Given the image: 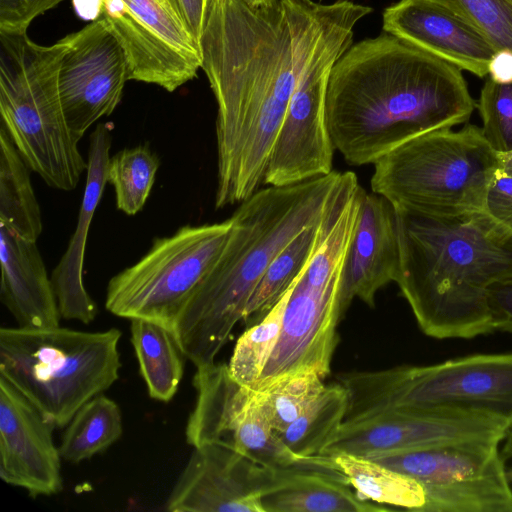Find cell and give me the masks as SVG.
<instances>
[{
  "label": "cell",
  "instance_id": "cell-1",
  "mask_svg": "<svg viewBox=\"0 0 512 512\" xmlns=\"http://www.w3.org/2000/svg\"><path fill=\"white\" fill-rule=\"evenodd\" d=\"M326 4L207 0L200 38L217 103L215 207L241 203L263 184L274 140Z\"/></svg>",
  "mask_w": 512,
  "mask_h": 512
},
{
  "label": "cell",
  "instance_id": "cell-2",
  "mask_svg": "<svg viewBox=\"0 0 512 512\" xmlns=\"http://www.w3.org/2000/svg\"><path fill=\"white\" fill-rule=\"evenodd\" d=\"M461 71L385 31L351 45L327 85L335 150L351 165L374 164L412 138L468 122L476 103Z\"/></svg>",
  "mask_w": 512,
  "mask_h": 512
},
{
  "label": "cell",
  "instance_id": "cell-3",
  "mask_svg": "<svg viewBox=\"0 0 512 512\" xmlns=\"http://www.w3.org/2000/svg\"><path fill=\"white\" fill-rule=\"evenodd\" d=\"M395 210V282L421 331L436 339H471L494 332L488 291L512 282V235L482 212L440 217Z\"/></svg>",
  "mask_w": 512,
  "mask_h": 512
},
{
  "label": "cell",
  "instance_id": "cell-4",
  "mask_svg": "<svg viewBox=\"0 0 512 512\" xmlns=\"http://www.w3.org/2000/svg\"><path fill=\"white\" fill-rule=\"evenodd\" d=\"M340 177L332 171L297 184L268 186L240 203L222 252L174 325L196 368L215 362L271 261L321 220Z\"/></svg>",
  "mask_w": 512,
  "mask_h": 512
},
{
  "label": "cell",
  "instance_id": "cell-5",
  "mask_svg": "<svg viewBox=\"0 0 512 512\" xmlns=\"http://www.w3.org/2000/svg\"><path fill=\"white\" fill-rule=\"evenodd\" d=\"M65 40L45 46L27 31H0L1 123L28 167L52 188L71 191L87 169L69 128L58 74Z\"/></svg>",
  "mask_w": 512,
  "mask_h": 512
},
{
  "label": "cell",
  "instance_id": "cell-6",
  "mask_svg": "<svg viewBox=\"0 0 512 512\" xmlns=\"http://www.w3.org/2000/svg\"><path fill=\"white\" fill-rule=\"evenodd\" d=\"M121 331L0 329V377L55 427H66L89 400L119 378Z\"/></svg>",
  "mask_w": 512,
  "mask_h": 512
},
{
  "label": "cell",
  "instance_id": "cell-7",
  "mask_svg": "<svg viewBox=\"0 0 512 512\" xmlns=\"http://www.w3.org/2000/svg\"><path fill=\"white\" fill-rule=\"evenodd\" d=\"M338 380L348 396L344 422L414 410L486 415L512 424V352L351 371Z\"/></svg>",
  "mask_w": 512,
  "mask_h": 512
},
{
  "label": "cell",
  "instance_id": "cell-8",
  "mask_svg": "<svg viewBox=\"0 0 512 512\" xmlns=\"http://www.w3.org/2000/svg\"><path fill=\"white\" fill-rule=\"evenodd\" d=\"M373 165L372 192L395 208L459 217L482 212L501 155L480 127L467 124L421 134Z\"/></svg>",
  "mask_w": 512,
  "mask_h": 512
},
{
  "label": "cell",
  "instance_id": "cell-9",
  "mask_svg": "<svg viewBox=\"0 0 512 512\" xmlns=\"http://www.w3.org/2000/svg\"><path fill=\"white\" fill-rule=\"evenodd\" d=\"M372 11L370 6L350 0L326 5L303 57L263 184L287 186L333 171L335 148L325 110L328 80L335 62L352 44L354 27Z\"/></svg>",
  "mask_w": 512,
  "mask_h": 512
},
{
  "label": "cell",
  "instance_id": "cell-10",
  "mask_svg": "<svg viewBox=\"0 0 512 512\" xmlns=\"http://www.w3.org/2000/svg\"><path fill=\"white\" fill-rule=\"evenodd\" d=\"M231 219L199 226L185 225L155 238L134 265L113 276L105 307L122 318L146 319L174 330L181 312L222 252Z\"/></svg>",
  "mask_w": 512,
  "mask_h": 512
},
{
  "label": "cell",
  "instance_id": "cell-11",
  "mask_svg": "<svg viewBox=\"0 0 512 512\" xmlns=\"http://www.w3.org/2000/svg\"><path fill=\"white\" fill-rule=\"evenodd\" d=\"M84 19H102L121 44L130 80L173 92L196 77L200 45L167 0H73Z\"/></svg>",
  "mask_w": 512,
  "mask_h": 512
},
{
  "label": "cell",
  "instance_id": "cell-12",
  "mask_svg": "<svg viewBox=\"0 0 512 512\" xmlns=\"http://www.w3.org/2000/svg\"><path fill=\"white\" fill-rule=\"evenodd\" d=\"M193 386L196 403L185 430L192 447L224 445L274 468L308 459L286 447L266 419L257 390L238 382L227 364L197 368Z\"/></svg>",
  "mask_w": 512,
  "mask_h": 512
},
{
  "label": "cell",
  "instance_id": "cell-13",
  "mask_svg": "<svg viewBox=\"0 0 512 512\" xmlns=\"http://www.w3.org/2000/svg\"><path fill=\"white\" fill-rule=\"evenodd\" d=\"M58 85L66 122L81 139L88 128L110 115L130 80L126 54L102 19L64 37Z\"/></svg>",
  "mask_w": 512,
  "mask_h": 512
},
{
  "label": "cell",
  "instance_id": "cell-14",
  "mask_svg": "<svg viewBox=\"0 0 512 512\" xmlns=\"http://www.w3.org/2000/svg\"><path fill=\"white\" fill-rule=\"evenodd\" d=\"M284 468L265 466L220 444L194 447L165 510L264 512L261 498L281 482Z\"/></svg>",
  "mask_w": 512,
  "mask_h": 512
},
{
  "label": "cell",
  "instance_id": "cell-15",
  "mask_svg": "<svg viewBox=\"0 0 512 512\" xmlns=\"http://www.w3.org/2000/svg\"><path fill=\"white\" fill-rule=\"evenodd\" d=\"M510 425L478 414L389 410L353 422H343L320 455L346 452L368 456L471 440L503 441Z\"/></svg>",
  "mask_w": 512,
  "mask_h": 512
},
{
  "label": "cell",
  "instance_id": "cell-16",
  "mask_svg": "<svg viewBox=\"0 0 512 512\" xmlns=\"http://www.w3.org/2000/svg\"><path fill=\"white\" fill-rule=\"evenodd\" d=\"M302 271L286 304L278 342L256 389L300 371L316 372L323 379L330 373L339 341L337 326L343 318L342 278L325 286L313 285L302 278Z\"/></svg>",
  "mask_w": 512,
  "mask_h": 512
},
{
  "label": "cell",
  "instance_id": "cell-17",
  "mask_svg": "<svg viewBox=\"0 0 512 512\" xmlns=\"http://www.w3.org/2000/svg\"><path fill=\"white\" fill-rule=\"evenodd\" d=\"M54 426L14 386L0 377V477L32 497L63 488Z\"/></svg>",
  "mask_w": 512,
  "mask_h": 512
},
{
  "label": "cell",
  "instance_id": "cell-18",
  "mask_svg": "<svg viewBox=\"0 0 512 512\" xmlns=\"http://www.w3.org/2000/svg\"><path fill=\"white\" fill-rule=\"evenodd\" d=\"M383 31L477 77L488 75L497 51L471 21L434 0H399L383 12Z\"/></svg>",
  "mask_w": 512,
  "mask_h": 512
},
{
  "label": "cell",
  "instance_id": "cell-19",
  "mask_svg": "<svg viewBox=\"0 0 512 512\" xmlns=\"http://www.w3.org/2000/svg\"><path fill=\"white\" fill-rule=\"evenodd\" d=\"M398 268L395 207L384 196L362 189L357 221L342 272V317L355 298L374 307L377 292L395 282Z\"/></svg>",
  "mask_w": 512,
  "mask_h": 512
},
{
  "label": "cell",
  "instance_id": "cell-20",
  "mask_svg": "<svg viewBox=\"0 0 512 512\" xmlns=\"http://www.w3.org/2000/svg\"><path fill=\"white\" fill-rule=\"evenodd\" d=\"M111 129L110 123H100L90 135L87 176L76 229L50 277L61 317L83 324L91 323L97 315V305L84 287L82 273L89 227L107 183Z\"/></svg>",
  "mask_w": 512,
  "mask_h": 512
},
{
  "label": "cell",
  "instance_id": "cell-21",
  "mask_svg": "<svg viewBox=\"0 0 512 512\" xmlns=\"http://www.w3.org/2000/svg\"><path fill=\"white\" fill-rule=\"evenodd\" d=\"M1 300L19 327L59 326L61 317L51 278L36 242L0 226Z\"/></svg>",
  "mask_w": 512,
  "mask_h": 512
},
{
  "label": "cell",
  "instance_id": "cell-22",
  "mask_svg": "<svg viewBox=\"0 0 512 512\" xmlns=\"http://www.w3.org/2000/svg\"><path fill=\"white\" fill-rule=\"evenodd\" d=\"M330 456L284 469L281 482L261 498L264 512H375L390 508L361 499Z\"/></svg>",
  "mask_w": 512,
  "mask_h": 512
},
{
  "label": "cell",
  "instance_id": "cell-23",
  "mask_svg": "<svg viewBox=\"0 0 512 512\" xmlns=\"http://www.w3.org/2000/svg\"><path fill=\"white\" fill-rule=\"evenodd\" d=\"M499 444L496 440H471L376 452L365 457L409 475L423 485H443L505 469Z\"/></svg>",
  "mask_w": 512,
  "mask_h": 512
},
{
  "label": "cell",
  "instance_id": "cell-24",
  "mask_svg": "<svg viewBox=\"0 0 512 512\" xmlns=\"http://www.w3.org/2000/svg\"><path fill=\"white\" fill-rule=\"evenodd\" d=\"M130 322L131 342L148 394L167 403L178 391L187 358L173 329L146 319Z\"/></svg>",
  "mask_w": 512,
  "mask_h": 512
},
{
  "label": "cell",
  "instance_id": "cell-25",
  "mask_svg": "<svg viewBox=\"0 0 512 512\" xmlns=\"http://www.w3.org/2000/svg\"><path fill=\"white\" fill-rule=\"evenodd\" d=\"M326 456L332 458L335 467L361 499L423 512L426 491L420 481L365 456L346 452Z\"/></svg>",
  "mask_w": 512,
  "mask_h": 512
},
{
  "label": "cell",
  "instance_id": "cell-26",
  "mask_svg": "<svg viewBox=\"0 0 512 512\" xmlns=\"http://www.w3.org/2000/svg\"><path fill=\"white\" fill-rule=\"evenodd\" d=\"M31 170L3 126L0 128V226L36 242L42 219L30 180Z\"/></svg>",
  "mask_w": 512,
  "mask_h": 512
},
{
  "label": "cell",
  "instance_id": "cell-27",
  "mask_svg": "<svg viewBox=\"0 0 512 512\" xmlns=\"http://www.w3.org/2000/svg\"><path fill=\"white\" fill-rule=\"evenodd\" d=\"M347 407L345 387L339 382L325 385L318 397L278 436L298 457L318 456L339 432Z\"/></svg>",
  "mask_w": 512,
  "mask_h": 512
},
{
  "label": "cell",
  "instance_id": "cell-28",
  "mask_svg": "<svg viewBox=\"0 0 512 512\" xmlns=\"http://www.w3.org/2000/svg\"><path fill=\"white\" fill-rule=\"evenodd\" d=\"M122 430L119 406L99 394L85 403L67 424L58 447L61 458L73 464L90 459L114 444Z\"/></svg>",
  "mask_w": 512,
  "mask_h": 512
},
{
  "label": "cell",
  "instance_id": "cell-29",
  "mask_svg": "<svg viewBox=\"0 0 512 512\" xmlns=\"http://www.w3.org/2000/svg\"><path fill=\"white\" fill-rule=\"evenodd\" d=\"M323 230L322 216L317 224L300 232L276 255L252 293L243 320L262 319L274 306L306 267L322 238Z\"/></svg>",
  "mask_w": 512,
  "mask_h": 512
},
{
  "label": "cell",
  "instance_id": "cell-30",
  "mask_svg": "<svg viewBox=\"0 0 512 512\" xmlns=\"http://www.w3.org/2000/svg\"><path fill=\"white\" fill-rule=\"evenodd\" d=\"M295 280L265 316L248 328L236 342L228 367L232 376L247 387L256 389L276 347L282 329L284 310Z\"/></svg>",
  "mask_w": 512,
  "mask_h": 512
},
{
  "label": "cell",
  "instance_id": "cell-31",
  "mask_svg": "<svg viewBox=\"0 0 512 512\" xmlns=\"http://www.w3.org/2000/svg\"><path fill=\"white\" fill-rule=\"evenodd\" d=\"M159 166L158 156L147 145L124 148L110 157L107 182L114 187L118 210L135 215L143 208Z\"/></svg>",
  "mask_w": 512,
  "mask_h": 512
},
{
  "label": "cell",
  "instance_id": "cell-32",
  "mask_svg": "<svg viewBox=\"0 0 512 512\" xmlns=\"http://www.w3.org/2000/svg\"><path fill=\"white\" fill-rule=\"evenodd\" d=\"M326 384L313 371H300L274 379L255 389L271 428L280 434L318 397Z\"/></svg>",
  "mask_w": 512,
  "mask_h": 512
},
{
  "label": "cell",
  "instance_id": "cell-33",
  "mask_svg": "<svg viewBox=\"0 0 512 512\" xmlns=\"http://www.w3.org/2000/svg\"><path fill=\"white\" fill-rule=\"evenodd\" d=\"M478 109L489 145L499 154L512 152V83L489 78L481 89Z\"/></svg>",
  "mask_w": 512,
  "mask_h": 512
},
{
  "label": "cell",
  "instance_id": "cell-34",
  "mask_svg": "<svg viewBox=\"0 0 512 512\" xmlns=\"http://www.w3.org/2000/svg\"><path fill=\"white\" fill-rule=\"evenodd\" d=\"M477 26L497 50L512 52V0H434Z\"/></svg>",
  "mask_w": 512,
  "mask_h": 512
},
{
  "label": "cell",
  "instance_id": "cell-35",
  "mask_svg": "<svg viewBox=\"0 0 512 512\" xmlns=\"http://www.w3.org/2000/svg\"><path fill=\"white\" fill-rule=\"evenodd\" d=\"M482 213L502 232L512 235V167L500 165L496 170Z\"/></svg>",
  "mask_w": 512,
  "mask_h": 512
},
{
  "label": "cell",
  "instance_id": "cell-36",
  "mask_svg": "<svg viewBox=\"0 0 512 512\" xmlns=\"http://www.w3.org/2000/svg\"><path fill=\"white\" fill-rule=\"evenodd\" d=\"M62 0H0V31L25 32L32 21Z\"/></svg>",
  "mask_w": 512,
  "mask_h": 512
},
{
  "label": "cell",
  "instance_id": "cell-37",
  "mask_svg": "<svg viewBox=\"0 0 512 512\" xmlns=\"http://www.w3.org/2000/svg\"><path fill=\"white\" fill-rule=\"evenodd\" d=\"M488 306L493 331L512 333V282L491 286Z\"/></svg>",
  "mask_w": 512,
  "mask_h": 512
},
{
  "label": "cell",
  "instance_id": "cell-38",
  "mask_svg": "<svg viewBox=\"0 0 512 512\" xmlns=\"http://www.w3.org/2000/svg\"><path fill=\"white\" fill-rule=\"evenodd\" d=\"M200 45L207 0H167Z\"/></svg>",
  "mask_w": 512,
  "mask_h": 512
},
{
  "label": "cell",
  "instance_id": "cell-39",
  "mask_svg": "<svg viewBox=\"0 0 512 512\" xmlns=\"http://www.w3.org/2000/svg\"><path fill=\"white\" fill-rule=\"evenodd\" d=\"M489 78L501 84L512 83V52L497 50L488 66Z\"/></svg>",
  "mask_w": 512,
  "mask_h": 512
},
{
  "label": "cell",
  "instance_id": "cell-40",
  "mask_svg": "<svg viewBox=\"0 0 512 512\" xmlns=\"http://www.w3.org/2000/svg\"><path fill=\"white\" fill-rule=\"evenodd\" d=\"M504 446L502 448L501 455L504 460L512 458V424L508 427L506 435L504 437Z\"/></svg>",
  "mask_w": 512,
  "mask_h": 512
},
{
  "label": "cell",
  "instance_id": "cell-41",
  "mask_svg": "<svg viewBox=\"0 0 512 512\" xmlns=\"http://www.w3.org/2000/svg\"><path fill=\"white\" fill-rule=\"evenodd\" d=\"M246 3L252 6H266L275 3L277 0H244Z\"/></svg>",
  "mask_w": 512,
  "mask_h": 512
},
{
  "label": "cell",
  "instance_id": "cell-42",
  "mask_svg": "<svg viewBox=\"0 0 512 512\" xmlns=\"http://www.w3.org/2000/svg\"><path fill=\"white\" fill-rule=\"evenodd\" d=\"M501 155V165L512 167V152Z\"/></svg>",
  "mask_w": 512,
  "mask_h": 512
},
{
  "label": "cell",
  "instance_id": "cell-43",
  "mask_svg": "<svg viewBox=\"0 0 512 512\" xmlns=\"http://www.w3.org/2000/svg\"><path fill=\"white\" fill-rule=\"evenodd\" d=\"M508 477H509L510 481L512 482V469L508 472Z\"/></svg>",
  "mask_w": 512,
  "mask_h": 512
}]
</instances>
